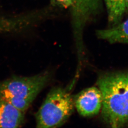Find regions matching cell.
Here are the masks:
<instances>
[{
    "label": "cell",
    "instance_id": "1",
    "mask_svg": "<svg viewBox=\"0 0 128 128\" xmlns=\"http://www.w3.org/2000/svg\"><path fill=\"white\" fill-rule=\"evenodd\" d=\"M97 84L102 97V117L113 128L128 124V71L109 72L99 76Z\"/></svg>",
    "mask_w": 128,
    "mask_h": 128
},
{
    "label": "cell",
    "instance_id": "4",
    "mask_svg": "<svg viewBox=\"0 0 128 128\" xmlns=\"http://www.w3.org/2000/svg\"><path fill=\"white\" fill-rule=\"evenodd\" d=\"M101 2V0H74L70 8L79 68L82 67L86 54L82 40L84 30L87 22L98 12Z\"/></svg>",
    "mask_w": 128,
    "mask_h": 128
},
{
    "label": "cell",
    "instance_id": "3",
    "mask_svg": "<svg viewBox=\"0 0 128 128\" xmlns=\"http://www.w3.org/2000/svg\"><path fill=\"white\" fill-rule=\"evenodd\" d=\"M74 107V99L68 90L60 87L52 89L36 114V127L61 126L72 114Z\"/></svg>",
    "mask_w": 128,
    "mask_h": 128
},
{
    "label": "cell",
    "instance_id": "7",
    "mask_svg": "<svg viewBox=\"0 0 128 128\" xmlns=\"http://www.w3.org/2000/svg\"><path fill=\"white\" fill-rule=\"evenodd\" d=\"M96 34L99 39L110 43L128 44V18L108 28L98 30Z\"/></svg>",
    "mask_w": 128,
    "mask_h": 128
},
{
    "label": "cell",
    "instance_id": "8",
    "mask_svg": "<svg viewBox=\"0 0 128 128\" xmlns=\"http://www.w3.org/2000/svg\"><path fill=\"white\" fill-rule=\"evenodd\" d=\"M108 21L113 26L120 22L126 10L124 0H104Z\"/></svg>",
    "mask_w": 128,
    "mask_h": 128
},
{
    "label": "cell",
    "instance_id": "2",
    "mask_svg": "<svg viewBox=\"0 0 128 128\" xmlns=\"http://www.w3.org/2000/svg\"><path fill=\"white\" fill-rule=\"evenodd\" d=\"M50 78L48 72L30 76H12L0 82V96L25 113Z\"/></svg>",
    "mask_w": 128,
    "mask_h": 128
},
{
    "label": "cell",
    "instance_id": "5",
    "mask_svg": "<svg viewBox=\"0 0 128 128\" xmlns=\"http://www.w3.org/2000/svg\"><path fill=\"white\" fill-rule=\"evenodd\" d=\"M74 99V107L79 114L82 117L96 116L102 109V97L98 87L84 89L79 92Z\"/></svg>",
    "mask_w": 128,
    "mask_h": 128
},
{
    "label": "cell",
    "instance_id": "9",
    "mask_svg": "<svg viewBox=\"0 0 128 128\" xmlns=\"http://www.w3.org/2000/svg\"><path fill=\"white\" fill-rule=\"evenodd\" d=\"M53 3L56 6L61 8H71L73 5L74 0H53Z\"/></svg>",
    "mask_w": 128,
    "mask_h": 128
},
{
    "label": "cell",
    "instance_id": "6",
    "mask_svg": "<svg viewBox=\"0 0 128 128\" xmlns=\"http://www.w3.org/2000/svg\"><path fill=\"white\" fill-rule=\"evenodd\" d=\"M25 112L0 96V128H18L25 120Z\"/></svg>",
    "mask_w": 128,
    "mask_h": 128
},
{
    "label": "cell",
    "instance_id": "10",
    "mask_svg": "<svg viewBox=\"0 0 128 128\" xmlns=\"http://www.w3.org/2000/svg\"><path fill=\"white\" fill-rule=\"evenodd\" d=\"M126 7V10H128V0H124Z\"/></svg>",
    "mask_w": 128,
    "mask_h": 128
}]
</instances>
